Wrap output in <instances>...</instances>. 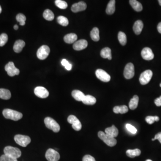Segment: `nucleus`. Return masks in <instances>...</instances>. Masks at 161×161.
I'll list each match as a JSON object with an SVG mask.
<instances>
[{
    "mask_svg": "<svg viewBox=\"0 0 161 161\" xmlns=\"http://www.w3.org/2000/svg\"><path fill=\"white\" fill-rule=\"evenodd\" d=\"M2 113L6 119L14 121H18L23 117V114L21 112L10 109H5L3 110Z\"/></svg>",
    "mask_w": 161,
    "mask_h": 161,
    "instance_id": "1",
    "label": "nucleus"
},
{
    "mask_svg": "<svg viewBox=\"0 0 161 161\" xmlns=\"http://www.w3.org/2000/svg\"><path fill=\"white\" fill-rule=\"evenodd\" d=\"M4 154L17 159L22 155L21 150L19 149L10 146L6 147L4 149Z\"/></svg>",
    "mask_w": 161,
    "mask_h": 161,
    "instance_id": "2",
    "label": "nucleus"
},
{
    "mask_svg": "<svg viewBox=\"0 0 161 161\" xmlns=\"http://www.w3.org/2000/svg\"><path fill=\"white\" fill-rule=\"evenodd\" d=\"M98 137L108 146L111 147L114 146L117 143L116 140L115 138H112L102 131L98 132Z\"/></svg>",
    "mask_w": 161,
    "mask_h": 161,
    "instance_id": "3",
    "label": "nucleus"
},
{
    "mask_svg": "<svg viewBox=\"0 0 161 161\" xmlns=\"http://www.w3.org/2000/svg\"><path fill=\"white\" fill-rule=\"evenodd\" d=\"M45 123L48 129L53 130L54 132H58L60 130V126L54 119L48 117L45 119Z\"/></svg>",
    "mask_w": 161,
    "mask_h": 161,
    "instance_id": "4",
    "label": "nucleus"
},
{
    "mask_svg": "<svg viewBox=\"0 0 161 161\" xmlns=\"http://www.w3.org/2000/svg\"><path fill=\"white\" fill-rule=\"evenodd\" d=\"M15 141L17 144L22 147H25L28 144H30L31 139L30 137L25 135H16L14 138Z\"/></svg>",
    "mask_w": 161,
    "mask_h": 161,
    "instance_id": "5",
    "label": "nucleus"
},
{
    "mask_svg": "<svg viewBox=\"0 0 161 161\" xmlns=\"http://www.w3.org/2000/svg\"><path fill=\"white\" fill-rule=\"evenodd\" d=\"M153 72L150 70H146L143 72L139 78L140 83L142 85H145L148 83L152 78Z\"/></svg>",
    "mask_w": 161,
    "mask_h": 161,
    "instance_id": "6",
    "label": "nucleus"
},
{
    "mask_svg": "<svg viewBox=\"0 0 161 161\" xmlns=\"http://www.w3.org/2000/svg\"><path fill=\"white\" fill-rule=\"evenodd\" d=\"M50 52V49L49 47L47 45L42 46L37 51V57L40 60H45L49 55Z\"/></svg>",
    "mask_w": 161,
    "mask_h": 161,
    "instance_id": "7",
    "label": "nucleus"
},
{
    "mask_svg": "<svg viewBox=\"0 0 161 161\" xmlns=\"http://www.w3.org/2000/svg\"><path fill=\"white\" fill-rule=\"evenodd\" d=\"M5 69V70L7 72L9 76L10 77L18 75L20 72V71L18 69L16 68L13 62H9L7 64H6Z\"/></svg>",
    "mask_w": 161,
    "mask_h": 161,
    "instance_id": "8",
    "label": "nucleus"
},
{
    "mask_svg": "<svg viewBox=\"0 0 161 161\" xmlns=\"http://www.w3.org/2000/svg\"><path fill=\"white\" fill-rule=\"evenodd\" d=\"M45 157L48 161H58L60 158V155L56 150L49 149L46 153Z\"/></svg>",
    "mask_w": 161,
    "mask_h": 161,
    "instance_id": "9",
    "label": "nucleus"
},
{
    "mask_svg": "<svg viewBox=\"0 0 161 161\" xmlns=\"http://www.w3.org/2000/svg\"><path fill=\"white\" fill-rule=\"evenodd\" d=\"M134 74H135V70H134V66L133 64L132 63L127 64L124 68V78L127 79H130L134 77Z\"/></svg>",
    "mask_w": 161,
    "mask_h": 161,
    "instance_id": "10",
    "label": "nucleus"
},
{
    "mask_svg": "<svg viewBox=\"0 0 161 161\" xmlns=\"http://www.w3.org/2000/svg\"><path fill=\"white\" fill-rule=\"evenodd\" d=\"M95 74L97 78L102 82L107 83L110 80L111 76L104 70L102 69L96 70Z\"/></svg>",
    "mask_w": 161,
    "mask_h": 161,
    "instance_id": "11",
    "label": "nucleus"
},
{
    "mask_svg": "<svg viewBox=\"0 0 161 161\" xmlns=\"http://www.w3.org/2000/svg\"><path fill=\"white\" fill-rule=\"evenodd\" d=\"M34 93L36 96L42 99L47 98L49 95L48 91L42 86L36 87L34 90Z\"/></svg>",
    "mask_w": 161,
    "mask_h": 161,
    "instance_id": "12",
    "label": "nucleus"
},
{
    "mask_svg": "<svg viewBox=\"0 0 161 161\" xmlns=\"http://www.w3.org/2000/svg\"><path fill=\"white\" fill-rule=\"evenodd\" d=\"M141 55L143 59L147 61L152 60L154 56L152 50L149 48H143L141 51Z\"/></svg>",
    "mask_w": 161,
    "mask_h": 161,
    "instance_id": "13",
    "label": "nucleus"
},
{
    "mask_svg": "<svg viewBox=\"0 0 161 161\" xmlns=\"http://www.w3.org/2000/svg\"><path fill=\"white\" fill-rule=\"evenodd\" d=\"M86 8L87 6L86 3L83 1H80L72 5L71 7V10L74 13H77L86 10Z\"/></svg>",
    "mask_w": 161,
    "mask_h": 161,
    "instance_id": "14",
    "label": "nucleus"
},
{
    "mask_svg": "<svg viewBox=\"0 0 161 161\" xmlns=\"http://www.w3.org/2000/svg\"><path fill=\"white\" fill-rule=\"evenodd\" d=\"M88 46V42L85 40H80L76 41L73 45V49L76 51H80L85 49Z\"/></svg>",
    "mask_w": 161,
    "mask_h": 161,
    "instance_id": "15",
    "label": "nucleus"
},
{
    "mask_svg": "<svg viewBox=\"0 0 161 161\" xmlns=\"http://www.w3.org/2000/svg\"><path fill=\"white\" fill-rule=\"evenodd\" d=\"M105 131L106 134L114 138L117 137L119 134L118 130L115 125H112L111 127L107 128Z\"/></svg>",
    "mask_w": 161,
    "mask_h": 161,
    "instance_id": "16",
    "label": "nucleus"
},
{
    "mask_svg": "<svg viewBox=\"0 0 161 161\" xmlns=\"http://www.w3.org/2000/svg\"><path fill=\"white\" fill-rule=\"evenodd\" d=\"M144 26L143 22L141 20H137L134 23L133 30L134 33L137 35L140 34Z\"/></svg>",
    "mask_w": 161,
    "mask_h": 161,
    "instance_id": "17",
    "label": "nucleus"
},
{
    "mask_svg": "<svg viewBox=\"0 0 161 161\" xmlns=\"http://www.w3.org/2000/svg\"><path fill=\"white\" fill-rule=\"evenodd\" d=\"M25 46V43L22 40H18L16 41L13 47L14 51L16 53H19L23 50Z\"/></svg>",
    "mask_w": 161,
    "mask_h": 161,
    "instance_id": "18",
    "label": "nucleus"
},
{
    "mask_svg": "<svg viewBox=\"0 0 161 161\" xmlns=\"http://www.w3.org/2000/svg\"><path fill=\"white\" fill-rule=\"evenodd\" d=\"M78 39L77 34L74 33H70L66 34L64 38V42L67 44H71L74 43Z\"/></svg>",
    "mask_w": 161,
    "mask_h": 161,
    "instance_id": "19",
    "label": "nucleus"
},
{
    "mask_svg": "<svg viewBox=\"0 0 161 161\" xmlns=\"http://www.w3.org/2000/svg\"><path fill=\"white\" fill-rule=\"evenodd\" d=\"M82 102L86 105H93L96 103V99L95 97L91 95H85Z\"/></svg>",
    "mask_w": 161,
    "mask_h": 161,
    "instance_id": "20",
    "label": "nucleus"
},
{
    "mask_svg": "<svg viewBox=\"0 0 161 161\" xmlns=\"http://www.w3.org/2000/svg\"><path fill=\"white\" fill-rule=\"evenodd\" d=\"M72 95L75 100L78 101H82L85 96L83 93L79 90H74L72 91Z\"/></svg>",
    "mask_w": 161,
    "mask_h": 161,
    "instance_id": "21",
    "label": "nucleus"
},
{
    "mask_svg": "<svg viewBox=\"0 0 161 161\" xmlns=\"http://www.w3.org/2000/svg\"><path fill=\"white\" fill-rule=\"evenodd\" d=\"M11 97V93L9 90L3 88L0 89V99L8 100L10 99Z\"/></svg>",
    "mask_w": 161,
    "mask_h": 161,
    "instance_id": "22",
    "label": "nucleus"
},
{
    "mask_svg": "<svg viewBox=\"0 0 161 161\" xmlns=\"http://www.w3.org/2000/svg\"><path fill=\"white\" fill-rule=\"evenodd\" d=\"M100 55L104 59L108 58V60H111L112 57H111V49L109 48H103L101 51Z\"/></svg>",
    "mask_w": 161,
    "mask_h": 161,
    "instance_id": "23",
    "label": "nucleus"
},
{
    "mask_svg": "<svg viewBox=\"0 0 161 161\" xmlns=\"http://www.w3.org/2000/svg\"><path fill=\"white\" fill-rule=\"evenodd\" d=\"M115 3H116V1L115 0H111L109 2L106 10V13L108 15H112L115 12V9H116Z\"/></svg>",
    "mask_w": 161,
    "mask_h": 161,
    "instance_id": "24",
    "label": "nucleus"
},
{
    "mask_svg": "<svg viewBox=\"0 0 161 161\" xmlns=\"http://www.w3.org/2000/svg\"><path fill=\"white\" fill-rule=\"evenodd\" d=\"M130 3L132 8L137 12H140L143 9V7L141 3L136 0H130Z\"/></svg>",
    "mask_w": 161,
    "mask_h": 161,
    "instance_id": "25",
    "label": "nucleus"
},
{
    "mask_svg": "<svg viewBox=\"0 0 161 161\" xmlns=\"http://www.w3.org/2000/svg\"><path fill=\"white\" fill-rule=\"evenodd\" d=\"M129 111V108L126 105L120 106H116L113 108V111L116 114H124L127 113Z\"/></svg>",
    "mask_w": 161,
    "mask_h": 161,
    "instance_id": "26",
    "label": "nucleus"
},
{
    "mask_svg": "<svg viewBox=\"0 0 161 161\" xmlns=\"http://www.w3.org/2000/svg\"><path fill=\"white\" fill-rule=\"evenodd\" d=\"M138 95H134L129 102V108L131 110H135L138 107Z\"/></svg>",
    "mask_w": 161,
    "mask_h": 161,
    "instance_id": "27",
    "label": "nucleus"
},
{
    "mask_svg": "<svg viewBox=\"0 0 161 161\" xmlns=\"http://www.w3.org/2000/svg\"><path fill=\"white\" fill-rule=\"evenodd\" d=\"M91 38L93 41L97 42L100 39V31L97 27H94L91 32Z\"/></svg>",
    "mask_w": 161,
    "mask_h": 161,
    "instance_id": "28",
    "label": "nucleus"
},
{
    "mask_svg": "<svg viewBox=\"0 0 161 161\" xmlns=\"http://www.w3.org/2000/svg\"><path fill=\"white\" fill-rule=\"evenodd\" d=\"M141 154V151L138 149H129L126 151V154L129 157L134 158L138 156Z\"/></svg>",
    "mask_w": 161,
    "mask_h": 161,
    "instance_id": "29",
    "label": "nucleus"
},
{
    "mask_svg": "<svg viewBox=\"0 0 161 161\" xmlns=\"http://www.w3.org/2000/svg\"><path fill=\"white\" fill-rule=\"evenodd\" d=\"M43 17L48 21H52L54 18V15L51 10L47 9L44 11Z\"/></svg>",
    "mask_w": 161,
    "mask_h": 161,
    "instance_id": "30",
    "label": "nucleus"
},
{
    "mask_svg": "<svg viewBox=\"0 0 161 161\" xmlns=\"http://www.w3.org/2000/svg\"><path fill=\"white\" fill-rule=\"evenodd\" d=\"M118 39L119 43L122 45H125L127 43V37L123 32L119 31L118 35Z\"/></svg>",
    "mask_w": 161,
    "mask_h": 161,
    "instance_id": "31",
    "label": "nucleus"
},
{
    "mask_svg": "<svg viewBox=\"0 0 161 161\" xmlns=\"http://www.w3.org/2000/svg\"><path fill=\"white\" fill-rule=\"evenodd\" d=\"M57 22L59 24L64 26H66L69 25V20L67 18L63 16H60L57 18Z\"/></svg>",
    "mask_w": 161,
    "mask_h": 161,
    "instance_id": "32",
    "label": "nucleus"
},
{
    "mask_svg": "<svg viewBox=\"0 0 161 161\" xmlns=\"http://www.w3.org/2000/svg\"><path fill=\"white\" fill-rule=\"evenodd\" d=\"M16 20L18 22H19L20 25L24 26L25 25L26 17L23 14H18L16 16Z\"/></svg>",
    "mask_w": 161,
    "mask_h": 161,
    "instance_id": "33",
    "label": "nucleus"
},
{
    "mask_svg": "<svg viewBox=\"0 0 161 161\" xmlns=\"http://www.w3.org/2000/svg\"><path fill=\"white\" fill-rule=\"evenodd\" d=\"M55 4L56 7L61 9H65L68 7V4L66 2L62 0H56Z\"/></svg>",
    "mask_w": 161,
    "mask_h": 161,
    "instance_id": "34",
    "label": "nucleus"
},
{
    "mask_svg": "<svg viewBox=\"0 0 161 161\" xmlns=\"http://www.w3.org/2000/svg\"><path fill=\"white\" fill-rule=\"evenodd\" d=\"M159 120V117L157 116H148L146 118V121L148 124H152L155 121H158Z\"/></svg>",
    "mask_w": 161,
    "mask_h": 161,
    "instance_id": "35",
    "label": "nucleus"
},
{
    "mask_svg": "<svg viewBox=\"0 0 161 161\" xmlns=\"http://www.w3.org/2000/svg\"><path fill=\"white\" fill-rule=\"evenodd\" d=\"M8 40L7 34L2 33L0 35V46L3 47L7 44Z\"/></svg>",
    "mask_w": 161,
    "mask_h": 161,
    "instance_id": "36",
    "label": "nucleus"
},
{
    "mask_svg": "<svg viewBox=\"0 0 161 161\" xmlns=\"http://www.w3.org/2000/svg\"><path fill=\"white\" fill-rule=\"evenodd\" d=\"M61 64L65 67V69L67 70H70L72 68V65L66 59H63L61 61Z\"/></svg>",
    "mask_w": 161,
    "mask_h": 161,
    "instance_id": "37",
    "label": "nucleus"
},
{
    "mask_svg": "<svg viewBox=\"0 0 161 161\" xmlns=\"http://www.w3.org/2000/svg\"><path fill=\"white\" fill-rule=\"evenodd\" d=\"M72 127L75 130L78 131L82 129V124L80 121L79 120H77V121L72 124Z\"/></svg>",
    "mask_w": 161,
    "mask_h": 161,
    "instance_id": "38",
    "label": "nucleus"
},
{
    "mask_svg": "<svg viewBox=\"0 0 161 161\" xmlns=\"http://www.w3.org/2000/svg\"><path fill=\"white\" fill-rule=\"evenodd\" d=\"M0 161H18V160L17 159L4 154L0 157Z\"/></svg>",
    "mask_w": 161,
    "mask_h": 161,
    "instance_id": "39",
    "label": "nucleus"
},
{
    "mask_svg": "<svg viewBox=\"0 0 161 161\" xmlns=\"http://www.w3.org/2000/svg\"><path fill=\"white\" fill-rule=\"evenodd\" d=\"M126 129L130 131L131 133L132 134H136L137 132V130L134 127L130 124H127L126 125Z\"/></svg>",
    "mask_w": 161,
    "mask_h": 161,
    "instance_id": "40",
    "label": "nucleus"
},
{
    "mask_svg": "<svg viewBox=\"0 0 161 161\" xmlns=\"http://www.w3.org/2000/svg\"><path fill=\"white\" fill-rule=\"evenodd\" d=\"M68 122L70 124H73L75 122L77 121V120H78V118L75 116L73 115H70L68 117Z\"/></svg>",
    "mask_w": 161,
    "mask_h": 161,
    "instance_id": "41",
    "label": "nucleus"
},
{
    "mask_svg": "<svg viewBox=\"0 0 161 161\" xmlns=\"http://www.w3.org/2000/svg\"><path fill=\"white\" fill-rule=\"evenodd\" d=\"M83 161H96L93 157L90 155H86L83 157Z\"/></svg>",
    "mask_w": 161,
    "mask_h": 161,
    "instance_id": "42",
    "label": "nucleus"
},
{
    "mask_svg": "<svg viewBox=\"0 0 161 161\" xmlns=\"http://www.w3.org/2000/svg\"><path fill=\"white\" fill-rule=\"evenodd\" d=\"M154 103L157 107L161 106V96L159 98H157L155 100Z\"/></svg>",
    "mask_w": 161,
    "mask_h": 161,
    "instance_id": "43",
    "label": "nucleus"
},
{
    "mask_svg": "<svg viewBox=\"0 0 161 161\" xmlns=\"http://www.w3.org/2000/svg\"><path fill=\"white\" fill-rule=\"evenodd\" d=\"M154 141L155 140H158L159 142L161 144V132H159L157 133L156 135L155 136L154 138Z\"/></svg>",
    "mask_w": 161,
    "mask_h": 161,
    "instance_id": "44",
    "label": "nucleus"
},
{
    "mask_svg": "<svg viewBox=\"0 0 161 161\" xmlns=\"http://www.w3.org/2000/svg\"><path fill=\"white\" fill-rule=\"evenodd\" d=\"M157 29L158 32L161 34V22H160V23H158V25L157 26Z\"/></svg>",
    "mask_w": 161,
    "mask_h": 161,
    "instance_id": "45",
    "label": "nucleus"
},
{
    "mask_svg": "<svg viewBox=\"0 0 161 161\" xmlns=\"http://www.w3.org/2000/svg\"><path fill=\"white\" fill-rule=\"evenodd\" d=\"M14 29H15V30H17L18 29V26L17 25H15V26H14Z\"/></svg>",
    "mask_w": 161,
    "mask_h": 161,
    "instance_id": "46",
    "label": "nucleus"
},
{
    "mask_svg": "<svg viewBox=\"0 0 161 161\" xmlns=\"http://www.w3.org/2000/svg\"><path fill=\"white\" fill-rule=\"evenodd\" d=\"M1 11H2V8H1V7L0 6V14L1 13Z\"/></svg>",
    "mask_w": 161,
    "mask_h": 161,
    "instance_id": "47",
    "label": "nucleus"
},
{
    "mask_svg": "<svg viewBox=\"0 0 161 161\" xmlns=\"http://www.w3.org/2000/svg\"><path fill=\"white\" fill-rule=\"evenodd\" d=\"M158 2H159V5L161 6V0H159V1H158Z\"/></svg>",
    "mask_w": 161,
    "mask_h": 161,
    "instance_id": "48",
    "label": "nucleus"
},
{
    "mask_svg": "<svg viewBox=\"0 0 161 161\" xmlns=\"http://www.w3.org/2000/svg\"><path fill=\"white\" fill-rule=\"evenodd\" d=\"M146 161H152V160H150V159H147V160H146Z\"/></svg>",
    "mask_w": 161,
    "mask_h": 161,
    "instance_id": "49",
    "label": "nucleus"
},
{
    "mask_svg": "<svg viewBox=\"0 0 161 161\" xmlns=\"http://www.w3.org/2000/svg\"><path fill=\"white\" fill-rule=\"evenodd\" d=\"M160 87H161V84H160Z\"/></svg>",
    "mask_w": 161,
    "mask_h": 161,
    "instance_id": "50",
    "label": "nucleus"
}]
</instances>
